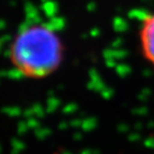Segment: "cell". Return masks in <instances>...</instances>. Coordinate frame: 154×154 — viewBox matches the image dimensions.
Masks as SVG:
<instances>
[{"label":"cell","mask_w":154,"mask_h":154,"mask_svg":"<svg viewBox=\"0 0 154 154\" xmlns=\"http://www.w3.org/2000/svg\"><path fill=\"white\" fill-rule=\"evenodd\" d=\"M138 40L141 55L154 69V12L142 16L138 29Z\"/></svg>","instance_id":"cell-2"},{"label":"cell","mask_w":154,"mask_h":154,"mask_svg":"<svg viewBox=\"0 0 154 154\" xmlns=\"http://www.w3.org/2000/svg\"><path fill=\"white\" fill-rule=\"evenodd\" d=\"M64 44L51 25L29 23L19 28L9 48L10 62L20 76L43 79L60 67Z\"/></svg>","instance_id":"cell-1"}]
</instances>
